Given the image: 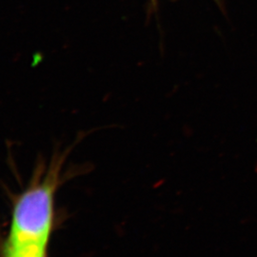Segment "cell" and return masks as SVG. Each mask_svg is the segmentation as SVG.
I'll use <instances>...</instances> for the list:
<instances>
[{
    "instance_id": "1",
    "label": "cell",
    "mask_w": 257,
    "mask_h": 257,
    "mask_svg": "<svg viewBox=\"0 0 257 257\" xmlns=\"http://www.w3.org/2000/svg\"><path fill=\"white\" fill-rule=\"evenodd\" d=\"M58 169L34 180L19 194L11 213L7 242L49 247L55 227Z\"/></svg>"
},
{
    "instance_id": "2",
    "label": "cell",
    "mask_w": 257,
    "mask_h": 257,
    "mask_svg": "<svg viewBox=\"0 0 257 257\" xmlns=\"http://www.w3.org/2000/svg\"><path fill=\"white\" fill-rule=\"evenodd\" d=\"M48 248L34 244H14L6 241L1 257H48Z\"/></svg>"
}]
</instances>
